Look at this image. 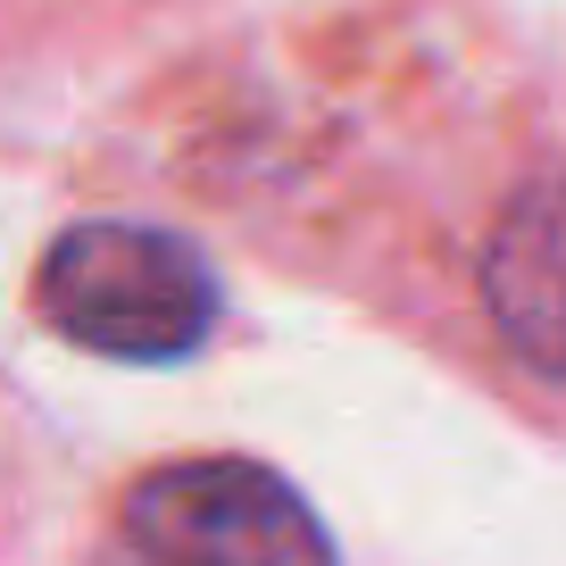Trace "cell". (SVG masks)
Listing matches in <instances>:
<instances>
[{"label":"cell","mask_w":566,"mask_h":566,"mask_svg":"<svg viewBox=\"0 0 566 566\" xmlns=\"http://www.w3.org/2000/svg\"><path fill=\"white\" fill-rule=\"evenodd\" d=\"M283 250L533 424H566V75L334 42L283 84Z\"/></svg>","instance_id":"1"},{"label":"cell","mask_w":566,"mask_h":566,"mask_svg":"<svg viewBox=\"0 0 566 566\" xmlns=\"http://www.w3.org/2000/svg\"><path fill=\"white\" fill-rule=\"evenodd\" d=\"M92 566H342L325 516L266 459L192 450L142 467L101 525Z\"/></svg>","instance_id":"2"},{"label":"cell","mask_w":566,"mask_h":566,"mask_svg":"<svg viewBox=\"0 0 566 566\" xmlns=\"http://www.w3.org/2000/svg\"><path fill=\"white\" fill-rule=\"evenodd\" d=\"M34 308L59 342L125 367L192 358L217 334V275L184 233L142 217H84L42 250Z\"/></svg>","instance_id":"3"}]
</instances>
